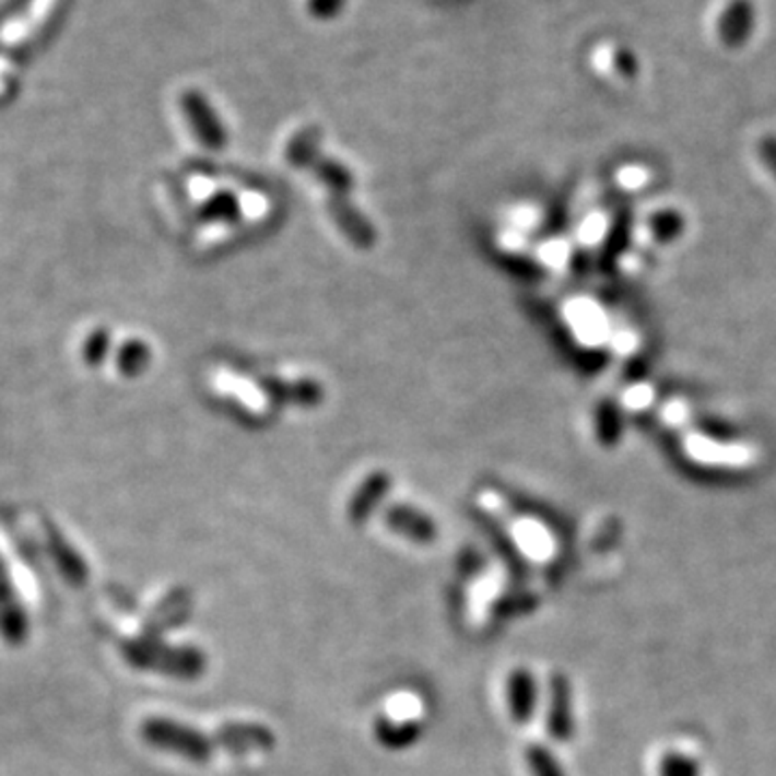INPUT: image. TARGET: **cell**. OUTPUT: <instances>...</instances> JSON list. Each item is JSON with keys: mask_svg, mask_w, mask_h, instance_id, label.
<instances>
[{"mask_svg": "<svg viewBox=\"0 0 776 776\" xmlns=\"http://www.w3.org/2000/svg\"><path fill=\"white\" fill-rule=\"evenodd\" d=\"M0 634L13 647L24 645L28 638V615L9 580L2 561H0Z\"/></svg>", "mask_w": 776, "mask_h": 776, "instance_id": "6", "label": "cell"}, {"mask_svg": "<svg viewBox=\"0 0 776 776\" xmlns=\"http://www.w3.org/2000/svg\"><path fill=\"white\" fill-rule=\"evenodd\" d=\"M184 108L188 113V117L195 119V128L197 132L201 134V139L208 143V145H221V126L216 124V117L212 115L210 106L197 95V93H188L184 97Z\"/></svg>", "mask_w": 776, "mask_h": 776, "instance_id": "10", "label": "cell"}, {"mask_svg": "<svg viewBox=\"0 0 776 776\" xmlns=\"http://www.w3.org/2000/svg\"><path fill=\"white\" fill-rule=\"evenodd\" d=\"M343 7V0H313L310 9L317 15H334Z\"/></svg>", "mask_w": 776, "mask_h": 776, "instance_id": "15", "label": "cell"}, {"mask_svg": "<svg viewBox=\"0 0 776 776\" xmlns=\"http://www.w3.org/2000/svg\"><path fill=\"white\" fill-rule=\"evenodd\" d=\"M141 736L157 751L173 753L192 764H208L214 751L219 749L214 738H208L199 729L188 727L179 720H171L162 716L148 718L141 727Z\"/></svg>", "mask_w": 776, "mask_h": 776, "instance_id": "2", "label": "cell"}, {"mask_svg": "<svg viewBox=\"0 0 776 776\" xmlns=\"http://www.w3.org/2000/svg\"><path fill=\"white\" fill-rule=\"evenodd\" d=\"M660 776H701L697 757L682 751H667L660 760Z\"/></svg>", "mask_w": 776, "mask_h": 776, "instance_id": "14", "label": "cell"}, {"mask_svg": "<svg viewBox=\"0 0 776 776\" xmlns=\"http://www.w3.org/2000/svg\"><path fill=\"white\" fill-rule=\"evenodd\" d=\"M216 746L232 753H266L277 744L274 733L257 722H230L214 733Z\"/></svg>", "mask_w": 776, "mask_h": 776, "instance_id": "5", "label": "cell"}, {"mask_svg": "<svg viewBox=\"0 0 776 776\" xmlns=\"http://www.w3.org/2000/svg\"><path fill=\"white\" fill-rule=\"evenodd\" d=\"M545 729L550 738L556 742H569L576 733L574 691H572V682L563 673H554L548 682Z\"/></svg>", "mask_w": 776, "mask_h": 776, "instance_id": "3", "label": "cell"}, {"mask_svg": "<svg viewBox=\"0 0 776 776\" xmlns=\"http://www.w3.org/2000/svg\"><path fill=\"white\" fill-rule=\"evenodd\" d=\"M527 764L533 776H565L556 755L543 744H531L527 749Z\"/></svg>", "mask_w": 776, "mask_h": 776, "instance_id": "13", "label": "cell"}, {"mask_svg": "<svg viewBox=\"0 0 776 776\" xmlns=\"http://www.w3.org/2000/svg\"><path fill=\"white\" fill-rule=\"evenodd\" d=\"M388 527L401 538L416 543H430L436 540V525L425 514L412 507H392L387 514Z\"/></svg>", "mask_w": 776, "mask_h": 776, "instance_id": "8", "label": "cell"}, {"mask_svg": "<svg viewBox=\"0 0 776 776\" xmlns=\"http://www.w3.org/2000/svg\"><path fill=\"white\" fill-rule=\"evenodd\" d=\"M374 733L383 746L390 751H403L419 742V738L423 736V725L419 720L378 718L374 725Z\"/></svg>", "mask_w": 776, "mask_h": 776, "instance_id": "9", "label": "cell"}, {"mask_svg": "<svg viewBox=\"0 0 776 776\" xmlns=\"http://www.w3.org/2000/svg\"><path fill=\"white\" fill-rule=\"evenodd\" d=\"M388 481L385 477H374L372 481H367L363 485V490L354 496V503L350 507V516L356 525L365 522L369 518V514L376 509V505L383 501V496L387 494Z\"/></svg>", "mask_w": 776, "mask_h": 776, "instance_id": "12", "label": "cell"}, {"mask_svg": "<svg viewBox=\"0 0 776 776\" xmlns=\"http://www.w3.org/2000/svg\"><path fill=\"white\" fill-rule=\"evenodd\" d=\"M50 550H52L57 567L66 576V580H70L74 585H82L86 580V567H84L82 559L78 556L77 550L72 545H68V542L57 531H50Z\"/></svg>", "mask_w": 776, "mask_h": 776, "instance_id": "11", "label": "cell"}, {"mask_svg": "<svg viewBox=\"0 0 776 776\" xmlns=\"http://www.w3.org/2000/svg\"><path fill=\"white\" fill-rule=\"evenodd\" d=\"M507 701H509V712L512 718L520 725H527L536 712H538V703H540V686L536 675L520 667L514 669L507 682Z\"/></svg>", "mask_w": 776, "mask_h": 776, "instance_id": "7", "label": "cell"}, {"mask_svg": "<svg viewBox=\"0 0 776 776\" xmlns=\"http://www.w3.org/2000/svg\"><path fill=\"white\" fill-rule=\"evenodd\" d=\"M126 660L137 669H152L177 680H197L205 671V656L195 647H166L152 636L124 645Z\"/></svg>", "mask_w": 776, "mask_h": 776, "instance_id": "1", "label": "cell"}, {"mask_svg": "<svg viewBox=\"0 0 776 776\" xmlns=\"http://www.w3.org/2000/svg\"><path fill=\"white\" fill-rule=\"evenodd\" d=\"M757 28V7L753 0H727L722 2L714 31L722 46L740 48L744 46Z\"/></svg>", "mask_w": 776, "mask_h": 776, "instance_id": "4", "label": "cell"}]
</instances>
